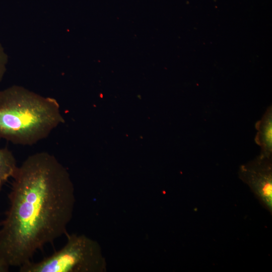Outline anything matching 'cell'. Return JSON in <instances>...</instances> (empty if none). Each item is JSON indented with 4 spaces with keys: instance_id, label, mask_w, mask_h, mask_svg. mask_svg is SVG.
I'll use <instances>...</instances> for the list:
<instances>
[{
    "instance_id": "cell-1",
    "label": "cell",
    "mask_w": 272,
    "mask_h": 272,
    "mask_svg": "<svg viewBox=\"0 0 272 272\" xmlns=\"http://www.w3.org/2000/svg\"><path fill=\"white\" fill-rule=\"evenodd\" d=\"M12 178L0 229V262L9 267L31 261L38 250L66 234L76 202L67 170L47 152L29 156Z\"/></svg>"
},
{
    "instance_id": "cell-2",
    "label": "cell",
    "mask_w": 272,
    "mask_h": 272,
    "mask_svg": "<svg viewBox=\"0 0 272 272\" xmlns=\"http://www.w3.org/2000/svg\"><path fill=\"white\" fill-rule=\"evenodd\" d=\"M58 102L19 86L0 91V139L31 146L64 122Z\"/></svg>"
},
{
    "instance_id": "cell-3",
    "label": "cell",
    "mask_w": 272,
    "mask_h": 272,
    "mask_svg": "<svg viewBox=\"0 0 272 272\" xmlns=\"http://www.w3.org/2000/svg\"><path fill=\"white\" fill-rule=\"evenodd\" d=\"M65 244L42 260L29 261L20 272H105L106 262L101 246L85 235L66 234Z\"/></svg>"
},
{
    "instance_id": "cell-4",
    "label": "cell",
    "mask_w": 272,
    "mask_h": 272,
    "mask_svg": "<svg viewBox=\"0 0 272 272\" xmlns=\"http://www.w3.org/2000/svg\"><path fill=\"white\" fill-rule=\"evenodd\" d=\"M238 175L249 186L262 205L271 214V158L258 155L254 160L241 165Z\"/></svg>"
},
{
    "instance_id": "cell-5",
    "label": "cell",
    "mask_w": 272,
    "mask_h": 272,
    "mask_svg": "<svg viewBox=\"0 0 272 272\" xmlns=\"http://www.w3.org/2000/svg\"><path fill=\"white\" fill-rule=\"evenodd\" d=\"M257 130L254 141L261 149V156L271 158L272 155V107H268L261 118L255 125Z\"/></svg>"
},
{
    "instance_id": "cell-6",
    "label": "cell",
    "mask_w": 272,
    "mask_h": 272,
    "mask_svg": "<svg viewBox=\"0 0 272 272\" xmlns=\"http://www.w3.org/2000/svg\"><path fill=\"white\" fill-rule=\"evenodd\" d=\"M18 167L12 152L7 148H0V191L8 180L15 175Z\"/></svg>"
},
{
    "instance_id": "cell-7",
    "label": "cell",
    "mask_w": 272,
    "mask_h": 272,
    "mask_svg": "<svg viewBox=\"0 0 272 272\" xmlns=\"http://www.w3.org/2000/svg\"><path fill=\"white\" fill-rule=\"evenodd\" d=\"M7 61V55L0 42V82L2 81L6 71Z\"/></svg>"
},
{
    "instance_id": "cell-8",
    "label": "cell",
    "mask_w": 272,
    "mask_h": 272,
    "mask_svg": "<svg viewBox=\"0 0 272 272\" xmlns=\"http://www.w3.org/2000/svg\"><path fill=\"white\" fill-rule=\"evenodd\" d=\"M9 267L0 262V272H8L9 271Z\"/></svg>"
}]
</instances>
